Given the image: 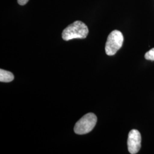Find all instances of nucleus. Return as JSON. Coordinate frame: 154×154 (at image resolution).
Wrapping results in <instances>:
<instances>
[{
    "mask_svg": "<svg viewBox=\"0 0 154 154\" xmlns=\"http://www.w3.org/2000/svg\"><path fill=\"white\" fill-rule=\"evenodd\" d=\"M88 33L87 25L80 21H76L67 26L62 34V38L65 41L72 39H84L86 38Z\"/></svg>",
    "mask_w": 154,
    "mask_h": 154,
    "instance_id": "obj_1",
    "label": "nucleus"
},
{
    "mask_svg": "<svg viewBox=\"0 0 154 154\" xmlns=\"http://www.w3.org/2000/svg\"><path fill=\"white\" fill-rule=\"evenodd\" d=\"M97 122V118L93 113H88L77 122L74 130L78 135L86 134L93 130Z\"/></svg>",
    "mask_w": 154,
    "mask_h": 154,
    "instance_id": "obj_2",
    "label": "nucleus"
},
{
    "mask_svg": "<svg viewBox=\"0 0 154 154\" xmlns=\"http://www.w3.org/2000/svg\"><path fill=\"white\" fill-rule=\"evenodd\" d=\"M123 35L119 30H114L109 35L105 46L106 54L114 55L121 48L123 42Z\"/></svg>",
    "mask_w": 154,
    "mask_h": 154,
    "instance_id": "obj_3",
    "label": "nucleus"
},
{
    "mask_svg": "<svg viewBox=\"0 0 154 154\" xmlns=\"http://www.w3.org/2000/svg\"><path fill=\"white\" fill-rule=\"evenodd\" d=\"M141 135L138 130L133 129L130 131L127 139V146L130 154L138 153L141 147Z\"/></svg>",
    "mask_w": 154,
    "mask_h": 154,
    "instance_id": "obj_4",
    "label": "nucleus"
},
{
    "mask_svg": "<svg viewBox=\"0 0 154 154\" xmlns=\"http://www.w3.org/2000/svg\"><path fill=\"white\" fill-rule=\"evenodd\" d=\"M14 79V75L11 72L0 69V81L1 82H11Z\"/></svg>",
    "mask_w": 154,
    "mask_h": 154,
    "instance_id": "obj_5",
    "label": "nucleus"
},
{
    "mask_svg": "<svg viewBox=\"0 0 154 154\" xmlns=\"http://www.w3.org/2000/svg\"><path fill=\"white\" fill-rule=\"evenodd\" d=\"M145 58L149 61H154V48L149 50L145 54Z\"/></svg>",
    "mask_w": 154,
    "mask_h": 154,
    "instance_id": "obj_6",
    "label": "nucleus"
},
{
    "mask_svg": "<svg viewBox=\"0 0 154 154\" xmlns=\"http://www.w3.org/2000/svg\"><path fill=\"white\" fill-rule=\"evenodd\" d=\"M28 1L29 0H17L18 4H20V5H25L28 3Z\"/></svg>",
    "mask_w": 154,
    "mask_h": 154,
    "instance_id": "obj_7",
    "label": "nucleus"
}]
</instances>
